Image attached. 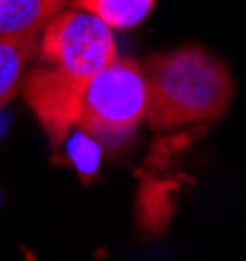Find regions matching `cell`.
<instances>
[{
	"instance_id": "cell-1",
	"label": "cell",
	"mask_w": 246,
	"mask_h": 261,
	"mask_svg": "<svg viewBox=\"0 0 246 261\" xmlns=\"http://www.w3.org/2000/svg\"><path fill=\"white\" fill-rule=\"evenodd\" d=\"M148 122L177 129L223 117L233 101V78L226 62L202 47H179L145 60Z\"/></svg>"
},
{
	"instance_id": "cell-2",
	"label": "cell",
	"mask_w": 246,
	"mask_h": 261,
	"mask_svg": "<svg viewBox=\"0 0 246 261\" xmlns=\"http://www.w3.org/2000/svg\"><path fill=\"white\" fill-rule=\"evenodd\" d=\"M148 119L143 65L117 57L86 83L78 129L99 142H122Z\"/></svg>"
},
{
	"instance_id": "cell-3",
	"label": "cell",
	"mask_w": 246,
	"mask_h": 261,
	"mask_svg": "<svg viewBox=\"0 0 246 261\" xmlns=\"http://www.w3.org/2000/svg\"><path fill=\"white\" fill-rule=\"evenodd\" d=\"M39 52L52 67L78 81H91L119 57L114 31L81 8L57 13L47 21Z\"/></svg>"
},
{
	"instance_id": "cell-4",
	"label": "cell",
	"mask_w": 246,
	"mask_h": 261,
	"mask_svg": "<svg viewBox=\"0 0 246 261\" xmlns=\"http://www.w3.org/2000/svg\"><path fill=\"white\" fill-rule=\"evenodd\" d=\"M88 81H78L73 75H65L57 67H39L29 72L23 81V98L37 114L39 124L44 127L52 145H62V140L76 129L83 88Z\"/></svg>"
},
{
	"instance_id": "cell-5",
	"label": "cell",
	"mask_w": 246,
	"mask_h": 261,
	"mask_svg": "<svg viewBox=\"0 0 246 261\" xmlns=\"http://www.w3.org/2000/svg\"><path fill=\"white\" fill-rule=\"evenodd\" d=\"M65 0H0V39L37 42V34L60 13Z\"/></svg>"
},
{
	"instance_id": "cell-6",
	"label": "cell",
	"mask_w": 246,
	"mask_h": 261,
	"mask_svg": "<svg viewBox=\"0 0 246 261\" xmlns=\"http://www.w3.org/2000/svg\"><path fill=\"white\" fill-rule=\"evenodd\" d=\"M156 6V0H76V8L88 11L104 21L112 31H127L143 23Z\"/></svg>"
},
{
	"instance_id": "cell-7",
	"label": "cell",
	"mask_w": 246,
	"mask_h": 261,
	"mask_svg": "<svg viewBox=\"0 0 246 261\" xmlns=\"http://www.w3.org/2000/svg\"><path fill=\"white\" fill-rule=\"evenodd\" d=\"M37 42H3L0 39V109H3L23 83V70L31 60Z\"/></svg>"
}]
</instances>
